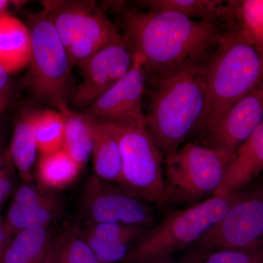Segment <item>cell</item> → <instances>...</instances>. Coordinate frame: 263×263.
<instances>
[{"label":"cell","mask_w":263,"mask_h":263,"mask_svg":"<svg viewBox=\"0 0 263 263\" xmlns=\"http://www.w3.org/2000/svg\"><path fill=\"white\" fill-rule=\"evenodd\" d=\"M43 263H58L57 259V236L54 237L49 250H48L47 255Z\"/></svg>","instance_id":"cell-33"},{"label":"cell","mask_w":263,"mask_h":263,"mask_svg":"<svg viewBox=\"0 0 263 263\" xmlns=\"http://www.w3.org/2000/svg\"><path fill=\"white\" fill-rule=\"evenodd\" d=\"M82 208L87 222L119 223L148 228L155 224L153 204L95 174L85 186Z\"/></svg>","instance_id":"cell-9"},{"label":"cell","mask_w":263,"mask_h":263,"mask_svg":"<svg viewBox=\"0 0 263 263\" xmlns=\"http://www.w3.org/2000/svg\"><path fill=\"white\" fill-rule=\"evenodd\" d=\"M133 55L126 43H116L79 64L82 81L70 98L72 106L84 110L105 94L127 74Z\"/></svg>","instance_id":"cell-11"},{"label":"cell","mask_w":263,"mask_h":263,"mask_svg":"<svg viewBox=\"0 0 263 263\" xmlns=\"http://www.w3.org/2000/svg\"><path fill=\"white\" fill-rule=\"evenodd\" d=\"M11 3L12 2L7 1V0H0V15L8 13V8Z\"/></svg>","instance_id":"cell-34"},{"label":"cell","mask_w":263,"mask_h":263,"mask_svg":"<svg viewBox=\"0 0 263 263\" xmlns=\"http://www.w3.org/2000/svg\"><path fill=\"white\" fill-rule=\"evenodd\" d=\"M91 157L95 176L119 184L122 177V158L120 134L115 122H97Z\"/></svg>","instance_id":"cell-19"},{"label":"cell","mask_w":263,"mask_h":263,"mask_svg":"<svg viewBox=\"0 0 263 263\" xmlns=\"http://www.w3.org/2000/svg\"><path fill=\"white\" fill-rule=\"evenodd\" d=\"M60 112L65 124L64 148L83 168L92 156L98 121L69 107Z\"/></svg>","instance_id":"cell-23"},{"label":"cell","mask_w":263,"mask_h":263,"mask_svg":"<svg viewBox=\"0 0 263 263\" xmlns=\"http://www.w3.org/2000/svg\"><path fill=\"white\" fill-rule=\"evenodd\" d=\"M58 263H100L77 226L57 236Z\"/></svg>","instance_id":"cell-27"},{"label":"cell","mask_w":263,"mask_h":263,"mask_svg":"<svg viewBox=\"0 0 263 263\" xmlns=\"http://www.w3.org/2000/svg\"><path fill=\"white\" fill-rule=\"evenodd\" d=\"M221 26L243 36L263 58V0L226 1Z\"/></svg>","instance_id":"cell-18"},{"label":"cell","mask_w":263,"mask_h":263,"mask_svg":"<svg viewBox=\"0 0 263 263\" xmlns=\"http://www.w3.org/2000/svg\"><path fill=\"white\" fill-rule=\"evenodd\" d=\"M10 84L9 75L0 65V114L4 111L9 103Z\"/></svg>","instance_id":"cell-31"},{"label":"cell","mask_w":263,"mask_h":263,"mask_svg":"<svg viewBox=\"0 0 263 263\" xmlns=\"http://www.w3.org/2000/svg\"><path fill=\"white\" fill-rule=\"evenodd\" d=\"M15 173L9 151L0 147V211L18 186Z\"/></svg>","instance_id":"cell-29"},{"label":"cell","mask_w":263,"mask_h":263,"mask_svg":"<svg viewBox=\"0 0 263 263\" xmlns=\"http://www.w3.org/2000/svg\"><path fill=\"white\" fill-rule=\"evenodd\" d=\"M29 20L32 56L26 86L38 103L62 111L75 88L68 53L44 10L29 15Z\"/></svg>","instance_id":"cell-5"},{"label":"cell","mask_w":263,"mask_h":263,"mask_svg":"<svg viewBox=\"0 0 263 263\" xmlns=\"http://www.w3.org/2000/svg\"><path fill=\"white\" fill-rule=\"evenodd\" d=\"M10 239L6 228H5L4 216L2 214V211H0V262H1L2 257L5 247L8 245V241Z\"/></svg>","instance_id":"cell-32"},{"label":"cell","mask_w":263,"mask_h":263,"mask_svg":"<svg viewBox=\"0 0 263 263\" xmlns=\"http://www.w3.org/2000/svg\"><path fill=\"white\" fill-rule=\"evenodd\" d=\"M81 169L80 164L63 148L53 153L39 155L34 179L43 187L55 192L68 187L75 182Z\"/></svg>","instance_id":"cell-24"},{"label":"cell","mask_w":263,"mask_h":263,"mask_svg":"<svg viewBox=\"0 0 263 263\" xmlns=\"http://www.w3.org/2000/svg\"><path fill=\"white\" fill-rule=\"evenodd\" d=\"M263 171V122L237 150L227 164L221 186L214 195L239 193Z\"/></svg>","instance_id":"cell-14"},{"label":"cell","mask_w":263,"mask_h":263,"mask_svg":"<svg viewBox=\"0 0 263 263\" xmlns=\"http://www.w3.org/2000/svg\"><path fill=\"white\" fill-rule=\"evenodd\" d=\"M147 127L164 159L175 153L201 124L207 108L204 65L185 64L153 79Z\"/></svg>","instance_id":"cell-2"},{"label":"cell","mask_w":263,"mask_h":263,"mask_svg":"<svg viewBox=\"0 0 263 263\" xmlns=\"http://www.w3.org/2000/svg\"><path fill=\"white\" fill-rule=\"evenodd\" d=\"M31 56L28 26L9 13L0 15V65L10 76L28 67Z\"/></svg>","instance_id":"cell-15"},{"label":"cell","mask_w":263,"mask_h":263,"mask_svg":"<svg viewBox=\"0 0 263 263\" xmlns=\"http://www.w3.org/2000/svg\"><path fill=\"white\" fill-rule=\"evenodd\" d=\"M263 245V186L240 191L228 212L197 245L207 250Z\"/></svg>","instance_id":"cell-8"},{"label":"cell","mask_w":263,"mask_h":263,"mask_svg":"<svg viewBox=\"0 0 263 263\" xmlns=\"http://www.w3.org/2000/svg\"><path fill=\"white\" fill-rule=\"evenodd\" d=\"M239 193L214 195L171 213L137 240L122 263L153 262L193 248L226 215Z\"/></svg>","instance_id":"cell-4"},{"label":"cell","mask_w":263,"mask_h":263,"mask_svg":"<svg viewBox=\"0 0 263 263\" xmlns=\"http://www.w3.org/2000/svg\"><path fill=\"white\" fill-rule=\"evenodd\" d=\"M41 5L67 50L99 9L86 0H46Z\"/></svg>","instance_id":"cell-16"},{"label":"cell","mask_w":263,"mask_h":263,"mask_svg":"<svg viewBox=\"0 0 263 263\" xmlns=\"http://www.w3.org/2000/svg\"><path fill=\"white\" fill-rule=\"evenodd\" d=\"M62 212L63 203L57 195L46 201L33 203L10 201L4 216L5 228L11 238L22 230L52 226Z\"/></svg>","instance_id":"cell-20"},{"label":"cell","mask_w":263,"mask_h":263,"mask_svg":"<svg viewBox=\"0 0 263 263\" xmlns=\"http://www.w3.org/2000/svg\"><path fill=\"white\" fill-rule=\"evenodd\" d=\"M229 160L215 151L189 142L164 159V202H199L214 196Z\"/></svg>","instance_id":"cell-7"},{"label":"cell","mask_w":263,"mask_h":263,"mask_svg":"<svg viewBox=\"0 0 263 263\" xmlns=\"http://www.w3.org/2000/svg\"><path fill=\"white\" fill-rule=\"evenodd\" d=\"M54 237L52 226L18 232L10 238L0 263H43Z\"/></svg>","instance_id":"cell-22"},{"label":"cell","mask_w":263,"mask_h":263,"mask_svg":"<svg viewBox=\"0 0 263 263\" xmlns=\"http://www.w3.org/2000/svg\"><path fill=\"white\" fill-rule=\"evenodd\" d=\"M148 229L133 224L86 222L81 232L99 262L122 263Z\"/></svg>","instance_id":"cell-13"},{"label":"cell","mask_w":263,"mask_h":263,"mask_svg":"<svg viewBox=\"0 0 263 263\" xmlns=\"http://www.w3.org/2000/svg\"><path fill=\"white\" fill-rule=\"evenodd\" d=\"M1 134H2V127H1V124H0V139H1Z\"/></svg>","instance_id":"cell-35"},{"label":"cell","mask_w":263,"mask_h":263,"mask_svg":"<svg viewBox=\"0 0 263 263\" xmlns=\"http://www.w3.org/2000/svg\"><path fill=\"white\" fill-rule=\"evenodd\" d=\"M205 116L197 130L217 121L234 104L263 83V58L243 36L226 32L206 65Z\"/></svg>","instance_id":"cell-3"},{"label":"cell","mask_w":263,"mask_h":263,"mask_svg":"<svg viewBox=\"0 0 263 263\" xmlns=\"http://www.w3.org/2000/svg\"><path fill=\"white\" fill-rule=\"evenodd\" d=\"M34 111L26 110L17 119L9 149L15 171L24 182L34 181V166L39 154L34 131Z\"/></svg>","instance_id":"cell-21"},{"label":"cell","mask_w":263,"mask_h":263,"mask_svg":"<svg viewBox=\"0 0 263 263\" xmlns=\"http://www.w3.org/2000/svg\"><path fill=\"white\" fill-rule=\"evenodd\" d=\"M202 263H263V245L211 251Z\"/></svg>","instance_id":"cell-28"},{"label":"cell","mask_w":263,"mask_h":263,"mask_svg":"<svg viewBox=\"0 0 263 263\" xmlns=\"http://www.w3.org/2000/svg\"><path fill=\"white\" fill-rule=\"evenodd\" d=\"M211 251L199 247L190 249L187 254L180 259H175L173 257L160 259L146 263H202L204 259Z\"/></svg>","instance_id":"cell-30"},{"label":"cell","mask_w":263,"mask_h":263,"mask_svg":"<svg viewBox=\"0 0 263 263\" xmlns=\"http://www.w3.org/2000/svg\"><path fill=\"white\" fill-rule=\"evenodd\" d=\"M140 4L148 10L171 11L190 19L220 24L226 2L219 0H149ZM222 27V26H221Z\"/></svg>","instance_id":"cell-25"},{"label":"cell","mask_w":263,"mask_h":263,"mask_svg":"<svg viewBox=\"0 0 263 263\" xmlns=\"http://www.w3.org/2000/svg\"><path fill=\"white\" fill-rule=\"evenodd\" d=\"M263 122V83L238 100L222 117L194 133L197 143L230 161Z\"/></svg>","instance_id":"cell-10"},{"label":"cell","mask_w":263,"mask_h":263,"mask_svg":"<svg viewBox=\"0 0 263 263\" xmlns=\"http://www.w3.org/2000/svg\"><path fill=\"white\" fill-rule=\"evenodd\" d=\"M114 8L119 11L124 43L133 55L141 59L145 72L153 79L199 62L226 32L219 24L193 20L174 12L141 11L122 3Z\"/></svg>","instance_id":"cell-1"},{"label":"cell","mask_w":263,"mask_h":263,"mask_svg":"<svg viewBox=\"0 0 263 263\" xmlns=\"http://www.w3.org/2000/svg\"><path fill=\"white\" fill-rule=\"evenodd\" d=\"M117 25L99 8L67 50L72 67L111 45L122 42Z\"/></svg>","instance_id":"cell-17"},{"label":"cell","mask_w":263,"mask_h":263,"mask_svg":"<svg viewBox=\"0 0 263 263\" xmlns=\"http://www.w3.org/2000/svg\"><path fill=\"white\" fill-rule=\"evenodd\" d=\"M34 126L39 155L63 149L65 124L61 112L52 108L35 110Z\"/></svg>","instance_id":"cell-26"},{"label":"cell","mask_w":263,"mask_h":263,"mask_svg":"<svg viewBox=\"0 0 263 263\" xmlns=\"http://www.w3.org/2000/svg\"><path fill=\"white\" fill-rule=\"evenodd\" d=\"M146 72L141 59L133 55L127 74L94 103L82 110L98 122H117L145 118L142 109Z\"/></svg>","instance_id":"cell-12"},{"label":"cell","mask_w":263,"mask_h":263,"mask_svg":"<svg viewBox=\"0 0 263 263\" xmlns=\"http://www.w3.org/2000/svg\"><path fill=\"white\" fill-rule=\"evenodd\" d=\"M114 122L120 134L122 171L119 186L150 203H163L164 157L148 130L146 119Z\"/></svg>","instance_id":"cell-6"}]
</instances>
